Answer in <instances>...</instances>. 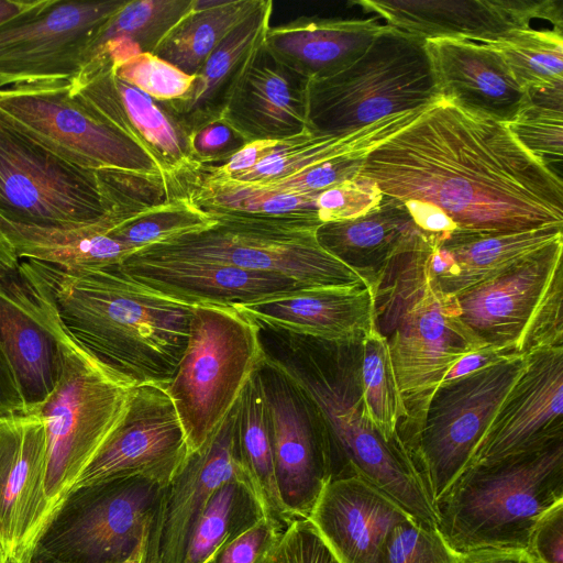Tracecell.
Wrapping results in <instances>:
<instances>
[{
  "instance_id": "cell-58",
  "label": "cell",
  "mask_w": 563,
  "mask_h": 563,
  "mask_svg": "<svg viewBox=\"0 0 563 563\" xmlns=\"http://www.w3.org/2000/svg\"><path fill=\"white\" fill-rule=\"evenodd\" d=\"M143 550L144 548L136 551L130 559L124 561L123 563H142L143 560Z\"/></svg>"
},
{
  "instance_id": "cell-36",
  "label": "cell",
  "mask_w": 563,
  "mask_h": 563,
  "mask_svg": "<svg viewBox=\"0 0 563 563\" xmlns=\"http://www.w3.org/2000/svg\"><path fill=\"white\" fill-rule=\"evenodd\" d=\"M263 0H195L192 10L162 40L154 55L195 76L209 55Z\"/></svg>"
},
{
  "instance_id": "cell-38",
  "label": "cell",
  "mask_w": 563,
  "mask_h": 563,
  "mask_svg": "<svg viewBox=\"0 0 563 563\" xmlns=\"http://www.w3.org/2000/svg\"><path fill=\"white\" fill-rule=\"evenodd\" d=\"M360 379L369 423L386 441L401 442L399 432L407 422L408 412L387 341L375 324L360 342Z\"/></svg>"
},
{
  "instance_id": "cell-28",
  "label": "cell",
  "mask_w": 563,
  "mask_h": 563,
  "mask_svg": "<svg viewBox=\"0 0 563 563\" xmlns=\"http://www.w3.org/2000/svg\"><path fill=\"white\" fill-rule=\"evenodd\" d=\"M260 328L329 342H357L374 325L369 286L302 288L235 307Z\"/></svg>"
},
{
  "instance_id": "cell-27",
  "label": "cell",
  "mask_w": 563,
  "mask_h": 563,
  "mask_svg": "<svg viewBox=\"0 0 563 563\" xmlns=\"http://www.w3.org/2000/svg\"><path fill=\"white\" fill-rule=\"evenodd\" d=\"M409 517L386 495L351 475L327 483L308 519L340 563H378L389 532Z\"/></svg>"
},
{
  "instance_id": "cell-51",
  "label": "cell",
  "mask_w": 563,
  "mask_h": 563,
  "mask_svg": "<svg viewBox=\"0 0 563 563\" xmlns=\"http://www.w3.org/2000/svg\"><path fill=\"white\" fill-rule=\"evenodd\" d=\"M279 140H258L246 143L228 158L207 165H199L206 172L233 177L255 167L276 146Z\"/></svg>"
},
{
  "instance_id": "cell-14",
  "label": "cell",
  "mask_w": 563,
  "mask_h": 563,
  "mask_svg": "<svg viewBox=\"0 0 563 563\" xmlns=\"http://www.w3.org/2000/svg\"><path fill=\"white\" fill-rule=\"evenodd\" d=\"M64 332L43 263L21 260L0 275V344L26 411H38L58 382Z\"/></svg>"
},
{
  "instance_id": "cell-53",
  "label": "cell",
  "mask_w": 563,
  "mask_h": 563,
  "mask_svg": "<svg viewBox=\"0 0 563 563\" xmlns=\"http://www.w3.org/2000/svg\"><path fill=\"white\" fill-rule=\"evenodd\" d=\"M459 563H539L528 550H477L459 553Z\"/></svg>"
},
{
  "instance_id": "cell-56",
  "label": "cell",
  "mask_w": 563,
  "mask_h": 563,
  "mask_svg": "<svg viewBox=\"0 0 563 563\" xmlns=\"http://www.w3.org/2000/svg\"><path fill=\"white\" fill-rule=\"evenodd\" d=\"M20 260L7 238L0 232V275L15 269Z\"/></svg>"
},
{
  "instance_id": "cell-1",
  "label": "cell",
  "mask_w": 563,
  "mask_h": 563,
  "mask_svg": "<svg viewBox=\"0 0 563 563\" xmlns=\"http://www.w3.org/2000/svg\"><path fill=\"white\" fill-rule=\"evenodd\" d=\"M358 175L384 196L438 208L460 231L563 228L561 176L505 123L443 98L375 147Z\"/></svg>"
},
{
  "instance_id": "cell-40",
  "label": "cell",
  "mask_w": 563,
  "mask_h": 563,
  "mask_svg": "<svg viewBox=\"0 0 563 563\" xmlns=\"http://www.w3.org/2000/svg\"><path fill=\"white\" fill-rule=\"evenodd\" d=\"M516 81L530 93L563 86V32L516 30L490 43Z\"/></svg>"
},
{
  "instance_id": "cell-29",
  "label": "cell",
  "mask_w": 563,
  "mask_h": 563,
  "mask_svg": "<svg viewBox=\"0 0 563 563\" xmlns=\"http://www.w3.org/2000/svg\"><path fill=\"white\" fill-rule=\"evenodd\" d=\"M562 229L545 227L510 233L456 230L441 240L431 236V276L442 292L456 297L563 239Z\"/></svg>"
},
{
  "instance_id": "cell-5",
  "label": "cell",
  "mask_w": 563,
  "mask_h": 563,
  "mask_svg": "<svg viewBox=\"0 0 563 563\" xmlns=\"http://www.w3.org/2000/svg\"><path fill=\"white\" fill-rule=\"evenodd\" d=\"M563 501V439L468 466L434 504L437 529L456 552L528 550L538 520Z\"/></svg>"
},
{
  "instance_id": "cell-54",
  "label": "cell",
  "mask_w": 563,
  "mask_h": 563,
  "mask_svg": "<svg viewBox=\"0 0 563 563\" xmlns=\"http://www.w3.org/2000/svg\"><path fill=\"white\" fill-rule=\"evenodd\" d=\"M508 357L511 356L504 355L490 346H485L459 361L446 374L443 382L459 378L467 373L496 364Z\"/></svg>"
},
{
  "instance_id": "cell-35",
  "label": "cell",
  "mask_w": 563,
  "mask_h": 563,
  "mask_svg": "<svg viewBox=\"0 0 563 563\" xmlns=\"http://www.w3.org/2000/svg\"><path fill=\"white\" fill-rule=\"evenodd\" d=\"M235 444L243 470L267 519L283 531L295 521L278 492L267 406L260 369L242 390L236 404Z\"/></svg>"
},
{
  "instance_id": "cell-3",
  "label": "cell",
  "mask_w": 563,
  "mask_h": 563,
  "mask_svg": "<svg viewBox=\"0 0 563 563\" xmlns=\"http://www.w3.org/2000/svg\"><path fill=\"white\" fill-rule=\"evenodd\" d=\"M290 356L266 362L312 402L329 433L331 478L357 476L411 517L437 527L434 506L401 442L386 441L369 423L360 379V342L291 335Z\"/></svg>"
},
{
  "instance_id": "cell-50",
  "label": "cell",
  "mask_w": 563,
  "mask_h": 563,
  "mask_svg": "<svg viewBox=\"0 0 563 563\" xmlns=\"http://www.w3.org/2000/svg\"><path fill=\"white\" fill-rule=\"evenodd\" d=\"M528 551L539 563H563V501L538 520Z\"/></svg>"
},
{
  "instance_id": "cell-20",
  "label": "cell",
  "mask_w": 563,
  "mask_h": 563,
  "mask_svg": "<svg viewBox=\"0 0 563 563\" xmlns=\"http://www.w3.org/2000/svg\"><path fill=\"white\" fill-rule=\"evenodd\" d=\"M235 418L234 405L208 441L189 454L163 487L142 563H184L189 538L213 490L233 478L251 485L236 450Z\"/></svg>"
},
{
  "instance_id": "cell-8",
  "label": "cell",
  "mask_w": 563,
  "mask_h": 563,
  "mask_svg": "<svg viewBox=\"0 0 563 563\" xmlns=\"http://www.w3.org/2000/svg\"><path fill=\"white\" fill-rule=\"evenodd\" d=\"M265 358L252 318L235 307H194L185 351L165 384L190 453L214 433Z\"/></svg>"
},
{
  "instance_id": "cell-7",
  "label": "cell",
  "mask_w": 563,
  "mask_h": 563,
  "mask_svg": "<svg viewBox=\"0 0 563 563\" xmlns=\"http://www.w3.org/2000/svg\"><path fill=\"white\" fill-rule=\"evenodd\" d=\"M212 214L217 221L212 227L137 252L278 275L303 288L369 286L358 273L320 245L317 229L323 223L317 216Z\"/></svg>"
},
{
  "instance_id": "cell-16",
  "label": "cell",
  "mask_w": 563,
  "mask_h": 563,
  "mask_svg": "<svg viewBox=\"0 0 563 563\" xmlns=\"http://www.w3.org/2000/svg\"><path fill=\"white\" fill-rule=\"evenodd\" d=\"M260 375L280 499L294 520L308 519L331 479L328 430L307 396L266 358Z\"/></svg>"
},
{
  "instance_id": "cell-33",
  "label": "cell",
  "mask_w": 563,
  "mask_h": 563,
  "mask_svg": "<svg viewBox=\"0 0 563 563\" xmlns=\"http://www.w3.org/2000/svg\"><path fill=\"white\" fill-rule=\"evenodd\" d=\"M114 217L76 229L44 228L13 222L0 217V232L19 260H32L67 272L120 264L133 252L109 235Z\"/></svg>"
},
{
  "instance_id": "cell-43",
  "label": "cell",
  "mask_w": 563,
  "mask_h": 563,
  "mask_svg": "<svg viewBox=\"0 0 563 563\" xmlns=\"http://www.w3.org/2000/svg\"><path fill=\"white\" fill-rule=\"evenodd\" d=\"M111 68L119 78L162 102L184 97L195 80V76L185 74L153 53L139 54Z\"/></svg>"
},
{
  "instance_id": "cell-49",
  "label": "cell",
  "mask_w": 563,
  "mask_h": 563,
  "mask_svg": "<svg viewBox=\"0 0 563 563\" xmlns=\"http://www.w3.org/2000/svg\"><path fill=\"white\" fill-rule=\"evenodd\" d=\"M192 159L199 165L221 162L249 143L223 118L210 121L189 135Z\"/></svg>"
},
{
  "instance_id": "cell-15",
  "label": "cell",
  "mask_w": 563,
  "mask_h": 563,
  "mask_svg": "<svg viewBox=\"0 0 563 563\" xmlns=\"http://www.w3.org/2000/svg\"><path fill=\"white\" fill-rule=\"evenodd\" d=\"M126 0H48L0 25V89L70 80L90 35Z\"/></svg>"
},
{
  "instance_id": "cell-47",
  "label": "cell",
  "mask_w": 563,
  "mask_h": 563,
  "mask_svg": "<svg viewBox=\"0 0 563 563\" xmlns=\"http://www.w3.org/2000/svg\"><path fill=\"white\" fill-rule=\"evenodd\" d=\"M284 531L266 517L219 548L207 563H262Z\"/></svg>"
},
{
  "instance_id": "cell-22",
  "label": "cell",
  "mask_w": 563,
  "mask_h": 563,
  "mask_svg": "<svg viewBox=\"0 0 563 563\" xmlns=\"http://www.w3.org/2000/svg\"><path fill=\"white\" fill-rule=\"evenodd\" d=\"M526 356L525 371L498 408L471 465L563 439V346L534 350Z\"/></svg>"
},
{
  "instance_id": "cell-21",
  "label": "cell",
  "mask_w": 563,
  "mask_h": 563,
  "mask_svg": "<svg viewBox=\"0 0 563 563\" xmlns=\"http://www.w3.org/2000/svg\"><path fill=\"white\" fill-rule=\"evenodd\" d=\"M563 239L456 296L460 318L487 346L525 355L523 345L549 288L562 269Z\"/></svg>"
},
{
  "instance_id": "cell-24",
  "label": "cell",
  "mask_w": 563,
  "mask_h": 563,
  "mask_svg": "<svg viewBox=\"0 0 563 563\" xmlns=\"http://www.w3.org/2000/svg\"><path fill=\"white\" fill-rule=\"evenodd\" d=\"M119 265L137 283L191 306L239 307L303 288L278 275L202 260L135 252Z\"/></svg>"
},
{
  "instance_id": "cell-6",
  "label": "cell",
  "mask_w": 563,
  "mask_h": 563,
  "mask_svg": "<svg viewBox=\"0 0 563 563\" xmlns=\"http://www.w3.org/2000/svg\"><path fill=\"white\" fill-rule=\"evenodd\" d=\"M424 43L385 25L353 63L330 76L309 79L308 128L341 135L438 101L441 97Z\"/></svg>"
},
{
  "instance_id": "cell-46",
  "label": "cell",
  "mask_w": 563,
  "mask_h": 563,
  "mask_svg": "<svg viewBox=\"0 0 563 563\" xmlns=\"http://www.w3.org/2000/svg\"><path fill=\"white\" fill-rule=\"evenodd\" d=\"M262 563H340L309 519L292 521Z\"/></svg>"
},
{
  "instance_id": "cell-4",
  "label": "cell",
  "mask_w": 563,
  "mask_h": 563,
  "mask_svg": "<svg viewBox=\"0 0 563 563\" xmlns=\"http://www.w3.org/2000/svg\"><path fill=\"white\" fill-rule=\"evenodd\" d=\"M431 238L410 236L373 287L374 324L386 339L408 419L420 416L431 394L465 356L487 346L461 320L455 297L435 285L429 266Z\"/></svg>"
},
{
  "instance_id": "cell-59",
  "label": "cell",
  "mask_w": 563,
  "mask_h": 563,
  "mask_svg": "<svg viewBox=\"0 0 563 563\" xmlns=\"http://www.w3.org/2000/svg\"><path fill=\"white\" fill-rule=\"evenodd\" d=\"M0 563H9L8 556L5 554V551L3 547L0 543Z\"/></svg>"
},
{
  "instance_id": "cell-39",
  "label": "cell",
  "mask_w": 563,
  "mask_h": 563,
  "mask_svg": "<svg viewBox=\"0 0 563 563\" xmlns=\"http://www.w3.org/2000/svg\"><path fill=\"white\" fill-rule=\"evenodd\" d=\"M216 222L212 213L180 195L126 212L109 231V235L135 253L154 244L200 232Z\"/></svg>"
},
{
  "instance_id": "cell-31",
  "label": "cell",
  "mask_w": 563,
  "mask_h": 563,
  "mask_svg": "<svg viewBox=\"0 0 563 563\" xmlns=\"http://www.w3.org/2000/svg\"><path fill=\"white\" fill-rule=\"evenodd\" d=\"M386 24L377 18L308 19L271 26L265 44L308 79L330 76L353 63Z\"/></svg>"
},
{
  "instance_id": "cell-10",
  "label": "cell",
  "mask_w": 563,
  "mask_h": 563,
  "mask_svg": "<svg viewBox=\"0 0 563 563\" xmlns=\"http://www.w3.org/2000/svg\"><path fill=\"white\" fill-rule=\"evenodd\" d=\"M526 365L527 356L517 355L443 382L417 421L400 435L433 506L471 465Z\"/></svg>"
},
{
  "instance_id": "cell-37",
  "label": "cell",
  "mask_w": 563,
  "mask_h": 563,
  "mask_svg": "<svg viewBox=\"0 0 563 563\" xmlns=\"http://www.w3.org/2000/svg\"><path fill=\"white\" fill-rule=\"evenodd\" d=\"M266 517L252 486L233 478L208 499L189 538L184 563H207L213 553Z\"/></svg>"
},
{
  "instance_id": "cell-57",
  "label": "cell",
  "mask_w": 563,
  "mask_h": 563,
  "mask_svg": "<svg viewBox=\"0 0 563 563\" xmlns=\"http://www.w3.org/2000/svg\"><path fill=\"white\" fill-rule=\"evenodd\" d=\"M26 563H62V562H59L58 560L35 549Z\"/></svg>"
},
{
  "instance_id": "cell-45",
  "label": "cell",
  "mask_w": 563,
  "mask_h": 563,
  "mask_svg": "<svg viewBox=\"0 0 563 563\" xmlns=\"http://www.w3.org/2000/svg\"><path fill=\"white\" fill-rule=\"evenodd\" d=\"M365 157H340L277 180L255 185L296 195L319 194L331 186L357 176Z\"/></svg>"
},
{
  "instance_id": "cell-23",
  "label": "cell",
  "mask_w": 563,
  "mask_h": 563,
  "mask_svg": "<svg viewBox=\"0 0 563 563\" xmlns=\"http://www.w3.org/2000/svg\"><path fill=\"white\" fill-rule=\"evenodd\" d=\"M69 85L80 102L148 152L173 186L199 165L192 159L188 133L162 103L119 78L111 66L77 74Z\"/></svg>"
},
{
  "instance_id": "cell-42",
  "label": "cell",
  "mask_w": 563,
  "mask_h": 563,
  "mask_svg": "<svg viewBox=\"0 0 563 563\" xmlns=\"http://www.w3.org/2000/svg\"><path fill=\"white\" fill-rule=\"evenodd\" d=\"M378 563H459L438 529L409 517L389 532Z\"/></svg>"
},
{
  "instance_id": "cell-11",
  "label": "cell",
  "mask_w": 563,
  "mask_h": 563,
  "mask_svg": "<svg viewBox=\"0 0 563 563\" xmlns=\"http://www.w3.org/2000/svg\"><path fill=\"white\" fill-rule=\"evenodd\" d=\"M0 123L77 167L120 170L172 185L148 152L71 95L69 80L1 88Z\"/></svg>"
},
{
  "instance_id": "cell-13",
  "label": "cell",
  "mask_w": 563,
  "mask_h": 563,
  "mask_svg": "<svg viewBox=\"0 0 563 563\" xmlns=\"http://www.w3.org/2000/svg\"><path fill=\"white\" fill-rule=\"evenodd\" d=\"M107 216L95 170L69 164L0 123V217L76 229Z\"/></svg>"
},
{
  "instance_id": "cell-25",
  "label": "cell",
  "mask_w": 563,
  "mask_h": 563,
  "mask_svg": "<svg viewBox=\"0 0 563 563\" xmlns=\"http://www.w3.org/2000/svg\"><path fill=\"white\" fill-rule=\"evenodd\" d=\"M440 97L467 111L508 123L531 98L489 44L426 40Z\"/></svg>"
},
{
  "instance_id": "cell-48",
  "label": "cell",
  "mask_w": 563,
  "mask_h": 563,
  "mask_svg": "<svg viewBox=\"0 0 563 563\" xmlns=\"http://www.w3.org/2000/svg\"><path fill=\"white\" fill-rule=\"evenodd\" d=\"M563 273L560 269L526 338L523 354L563 346Z\"/></svg>"
},
{
  "instance_id": "cell-52",
  "label": "cell",
  "mask_w": 563,
  "mask_h": 563,
  "mask_svg": "<svg viewBox=\"0 0 563 563\" xmlns=\"http://www.w3.org/2000/svg\"><path fill=\"white\" fill-rule=\"evenodd\" d=\"M26 411L25 405L11 367L0 344V415Z\"/></svg>"
},
{
  "instance_id": "cell-41",
  "label": "cell",
  "mask_w": 563,
  "mask_h": 563,
  "mask_svg": "<svg viewBox=\"0 0 563 563\" xmlns=\"http://www.w3.org/2000/svg\"><path fill=\"white\" fill-rule=\"evenodd\" d=\"M530 98V103L505 124L523 147L556 173L553 165L558 163L561 168L563 156V87L534 92Z\"/></svg>"
},
{
  "instance_id": "cell-34",
  "label": "cell",
  "mask_w": 563,
  "mask_h": 563,
  "mask_svg": "<svg viewBox=\"0 0 563 563\" xmlns=\"http://www.w3.org/2000/svg\"><path fill=\"white\" fill-rule=\"evenodd\" d=\"M194 4L195 0H126L88 38L78 74L154 53Z\"/></svg>"
},
{
  "instance_id": "cell-12",
  "label": "cell",
  "mask_w": 563,
  "mask_h": 563,
  "mask_svg": "<svg viewBox=\"0 0 563 563\" xmlns=\"http://www.w3.org/2000/svg\"><path fill=\"white\" fill-rule=\"evenodd\" d=\"M163 487L141 476L76 487L35 549L62 563H123L144 548Z\"/></svg>"
},
{
  "instance_id": "cell-32",
  "label": "cell",
  "mask_w": 563,
  "mask_h": 563,
  "mask_svg": "<svg viewBox=\"0 0 563 563\" xmlns=\"http://www.w3.org/2000/svg\"><path fill=\"white\" fill-rule=\"evenodd\" d=\"M419 230L401 201L384 196L380 203L364 216L321 224L317 239L325 251L358 273L373 289L389 261Z\"/></svg>"
},
{
  "instance_id": "cell-9",
  "label": "cell",
  "mask_w": 563,
  "mask_h": 563,
  "mask_svg": "<svg viewBox=\"0 0 563 563\" xmlns=\"http://www.w3.org/2000/svg\"><path fill=\"white\" fill-rule=\"evenodd\" d=\"M62 345L58 382L38 410L46 421L45 489L51 517L122 419L133 387L102 365L66 329Z\"/></svg>"
},
{
  "instance_id": "cell-26",
  "label": "cell",
  "mask_w": 563,
  "mask_h": 563,
  "mask_svg": "<svg viewBox=\"0 0 563 563\" xmlns=\"http://www.w3.org/2000/svg\"><path fill=\"white\" fill-rule=\"evenodd\" d=\"M308 82L307 77L276 57L264 40L221 118L247 142L299 134L309 129Z\"/></svg>"
},
{
  "instance_id": "cell-30",
  "label": "cell",
  "mask_w": 563,
  "mask_h": 563,
  "mask_svg": "<svg viewBox=\"0 0 563 563\" xmlns=\"http://www.w3.org/2000/svg\"><path fill=\"white\" fill-rule=\"evenodd\" d=\"M273 1L261 5L238 25L209 55L195 75L188 92L162 102L164 109L190 135L199 126L222 117L229 99L269 30Z\"/></svg>"
},
{
  "instance_id": "cell-17",
  "label": "cell",
  "mask_w": 563,
  "mask_h": 563,
  "mask_svg": "<svg viewBox=\"0 0 563 563\" xmlns=\"http://www.w3.org/2000/svg\"><path fill=\"white\" fill-rule=\"evenodd\" d=\"M189 454L181 421L165 384L136 385L131 388L122 419L74 488L130 476L166 486Z\"/></svg>"
},
{
  "instance_id": "cell-18",
  "label": "cell",
  "mask_w": 563,
  "mask_h": 563,
  "mask_svg": "<svg viewBox=\"0 0 563 563\" xmlns=\"http://www.w3.org/2000/svg\"><path fill=\"white\" fill-rule=\"evenodd\" d=\"M46 472L43 415H0V543L9 563L27 562L49 521Z\"/></svg>"
},
{
  "instance_id": "cell-44",
  "label": "cell",
  "mask_w": 563,
  "mask_h": 563,
  "mask_svg": "<svg viewBox=\"0 0 563 563\" xmlns=\"http://www.w3.org/2000/svg\"><path fill=\"white\" fill-rule=\"evenodd\" d=\"M383 197L372 179L357 175L320 191L317 214L322 223L355 219L375 209Z\"/></svg>"
},
{
  "instance_id": "cell-19",
  "label": "cell",
  "mask_w": 563,
  "mask_h": 563,
  "mask_svg": "<svg viewBox=\"0 0 563 563\" xmlns=\"http://www.w3.org/2000/svg\"><path fill=\"white\" fill-rule=\"evenodd\" d=\"M386 25L423 40L454 38L490 44L516 30L548 20L563 32V3L558 0H358Z\"/></svg>"
},
{
  "instance_id": "cell-2",
  "label": "cell",
  "mask_w": 563,
  "mask_h": 563,
  "mask_svg": "<svg viewBox=\"0 0 563 563\" xmlns=\"http://www.w3.org/2000/svg\"><path fill=\"white\" fill-rule=\"evenodd\" d=\"M43 264L65 329L93 357L131 386L172 378L195 306L147 288L119 264L79 272Z\"/></svg>"
},
{
  "instance_id": "cell-55",
  "label": "cell",
  "mask_w": 563,
  "mask_h": 563,
  "mask_svg": "<svg viewBox=\"0 0 563 563\" xmlns=\"http://www.w3.org/2000/svg\"><path fill=\"white\" fill-rule=\"evenodd\" d=\"M48 0H0V25L45 5Z\"/></svg>"
}]
</instances>
